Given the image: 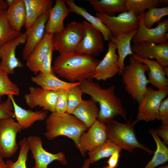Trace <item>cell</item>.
I'll use <instances>...</instances> for the list:
<instances>
[{"label":"cell","instance_id":"17","mask_svg":"<svg viewBox=\"0 0 168 168\" xmlns=\"http://www.w3.org/2000/svg\"><path fill=\"white\" fill-rule=\"evenodd\" d=\"M131 49L141 57L155 58L163 67L168 66V42L159 44L147 42H139L133 44Z\"/></svg>","mask_w":168,"mask_h":168},{"label":"cell","instance_id":"49","mask_svg":"<svg viewBox=\"0 0 168 168\" xmlns=\"http://www.w3.org/2000/svg\"><path fill=\"white\" fill-rule=\"evenodd\" d=\"M104 168H111L108 166H105L104 167Z\"/></svg>","mask_w":168,"mask_h":168},{"label":"cell","instance_id":"3","mask_svg":"<svg viewBox=\"0 0 168 168\" xmlns=\"http://www.w3.org/2000/svg\"><path fill=\"white\" fill-rule=\"evenodd\" d=\"M72 114L66 112L63 114L52 113L46 119V131L44 134L49 140L60 136L67 137L73 140L79 150L80 137L88 128Z\"/></svg>","mask_w":168,"mask_h":168},{"label":"cell","instance_id":"30","mask_svg":"<svg viewBox=\"0 0 168 168\" xmlns=\"http://www.w3.org/2000/svg\"><path fill=\"white\" fill-rule=\"evenodd\" d=\"M156 145V149L154 155L144 168H155L156 166L164 164L168 161V149L155 133V130L149 129Z\"/></svg>","mask_w":168,"mask_h":168},{"label":"cell","instance_id":"24","mask_svg":"<svg viewBox=\"0 0 168 168\" xmlns=\"http://www.w3.org/2000/svg\"><path fill=\"white\" fill-rule=\"evenodd\" d=\"M32 81L44 89L56 91L62 89L69 90L79 85L80 82L72 83L60 79L54 73H45L40 72L35 76H32Z\"/></svg>","mask_w":168,"mask_h":168},{"label":"cell","instance_id":"12","mask_svg":"<svg viewBox=\"0 0 168 168\" xmlns=\"http://www.w3.org/2000/svg\"><path fill=\"white\" fill-rule=\"evenodd\" d=\"M144 13L137 15L139 24L138 31L132 39L133 43L147 42L159 44L168 42L165 36V34L168 30V19L157 22V26L155 28H148L143 22Z\"/></svg>","mask_w":168,"mask_h":168},{"label":"cell","instance_id":"5","mask_svg":"<svg viewBox=\"0 0 168 168\" xmlns=\"http://www.w3.org/2000/svg\"><path fill=\"white\" fill-rule=\"evenodd\" d=\"M108 139L121 149L132 152L136 148L143 149L150 154L153 151L140 143L135 133V124L130 120L125 124L121 123L113 119L105 123Z\"/></svg>","mask_w":168,"mask_h":168},{"label":"cell","instance_id":"9","mask_svg":"<svg viewBox=\"0 0 168 168\" xmlns=\"http://www.w3.org/2000/svg\"><path fill=\"white\" fill-rule=\"evenodd\" d=\"M22 131L13 118L0 119V153L3 158L11 157L16 152V135Z\"/></svg>","mask_w":168,"mask_h":168},{"label":"cell","instance_id":"34","mask_svg":"<svg viewBox=\"0 0 168 168\" xmlns=\"http://www.w3.org/2000/svg\"><path fill=\"white\" fill-rule=\"evenodd\" d=\"M8 72L0 66V97L4 95L18 96L20 89L9 79Z\"/></svg>","mask_w":168,"mask_h":168},{"label":"cell","instance_id":"23","mask_svg":"<svg viewBox=\"0 0 168 168\" xmlns=\"http://www.w3.org/2000/svg\"><path fill=\"white\" fill-rule=\"evenodd\" d=\"M8 7L6 15L11 27L15 30L20 32L25 25L26 10L24 0H6Z\"/></svg>","mask_w":168,"mask_h":168},{"label":"cell","instance_id":"11","mask_svg":"<svg viewBox=\"0 0 168 168\" xmlns=\"http://www.w3.org/2000/svg\"><path fill=\"white\" fill-rule=\"evenodd\" d=\"M26 139L32 158L35 161V165L32 168H47L49 164L55 160L63 165L67 164L65 156L63 152L54 154L48 152L43 148L42 139L39 137L31 136Z\"/></svg>","mask_w":168,"mask_h":168},{"label":"cell","instance_id":"13","mask_svg":"<svg viewBox=\"0 0 168 168\" xmlns=\"http://www.w3.org/2000/svg\"><path fill=\"white\" fill-rule=\"evenodd\" d=\"M108 139L105 124L97 119L87 132H84L81 136L79 150L85 156L86 152L103 144Z\"/></svg>","mask_w":168,"mask_h":168},{"label":"cell","instance_id":"8","mask_svg":"<svg viewBox=\"0 0 168 168\" xmlns=\"http://www.w3.org/2000/svg\"><path fill=\"white\" fill-rule=\"evenodd\" d=\"M96 15L114 36L127 34L138 28L139 21L137 15L131 11L120 13L117 16H110L97 12Z\"/></svg>","mask_w":168,"mask_h":168},{"label":"cell","instance_id":"25","mask_svg":"<svg viewBox=\"0 0 168 168\" xmlns=\"http://www.w3.org/2000/svg\"><path fill=\"white\" fill-rule=\"evenodd\" d=\"M138 29L134 30L127 34L117 36L112 35L110 38V40L115 45L117 50L119 56L118 74L119 75H121L125 67L124 62L126 58L129 55H132L134 54L131 49V42L137 33Z\"/></svg>","mask_w":168,"mask_h":168},{"label":"cell","instance_id":"32","mask_svg":"<svg viewBox=\"0 0 168 168\" xmlns=\"http://www.w3.org/2000/svg\"><path fill=\"white\" fill-rule=\"evenodd\" d=\"M121 149L108 139L103 144L88 152V159L90 164H93L101 159L110 157L116 151Z\"/></svg>","mask_w":168,"mask_h":168},{"label":"cell","instance_id":"40","mask_svg":"<svg viewBox=\"0 0 168 168\" xmlns=\"http://www.w3.org/2000/svg\"><path fill=\"white\" fill-rule=\"evenodd\" d=\"M157 119L161 120V124L168 125V98L161 102L159 109Z\"/></svg>","mask_w":168,"mask_h":168},{"label":"cell","instance_id":"21","mask_svg":"<svg viewBox=\"0 0 168 168\" xmlns=\"http://www.w3.org/2000/svg\"><path fill=\"white\" fill-rule=\"evenodd\" d=\"M8 96L11 98L12 103L14 118L22 130L30 127L37 121H43L47 118L48 111L42 110L33 111L25 109L17 104L13 96Z\"/></svg>","mask_w":168,"mask_h":168},{"label":"cell","instance_id":"47","mask_svg":"<svg viewBox=\"0 0 168 168\" xmlns=\"http://www.w3.org/2000/svg\"><path fill=\"white\" fill-rule=\"evenodd\" d=\"M163 69L164 72L166 75L168 77V66H166L163 67Z\"/></svg>","mask_w":168,"mask_h":168},{"label":"cell","instance_id":"2","mask_svg":"<svg viewBox=\"0 0 168 168\" xmlns=\"http://www.w3.org/2000/svg\"><path fill=\"white\" fill-rule=\"evenodd\" d=\"M80 86L83 93L90 96L92 100L100 106L97 119L104 123L117 115L125 120H128L127 112L120 98L115 94V86L113 85L106 88L91 79L80 82Z\"/></svg>","mask_w":168,"mask_h":168},{"label":"cell","instance_id":"45","mask_svg":"<svg viewBox=\"0 0 168 168\" xmlns=\"http://www.w3.org/2000/svg\"><path fill=\"white\" fill-rule=\"evenodd\" d=\"M3 157L0 153V168H7V165L3 161Z\"/></svg>","mask_w":168,"mask_h":168},{"label":"cell","instance_id":"26","mask_svg":"<svg viewBox=\"0 0 168 168\" xmlns=\"http://www.w3.org/2000/svg\"><path fill=\"white\" fill-rule=\"evenodd\" d=\"M26 10L25 26L27 29L42 14L49 12L53 7L52 0H24Z\"/></svg>","mask_w":168,"mask_h":168},{"label":"cell","instance_id":"4","mask_svg":"<svg viewBox=\"0 0 168 168\" xmlns=\"http://www.w3.org/2000/svg\"><path fill=\"white\" fill-rule=\"evenodd\" d=\"M129 63L121 75L125 90L138 104L142 100L149 83L146 75L149 69L133 55L130 57Z\"/></svg>","mask_w":168,"mask_h":168},{"label":"cell","instance_id":"6","mask_svg":"<svg viewBox=\"0 0 168 168\" xmlns=\"http://www.w3.org/2000/svg\"><path fill=\"white\" fill-rule=\"evenodd\" d=\"M83 22L73 21L68 23L61 32L53 34V49L59 54L74 53L84 32Z\"/></svg>","mask_w":168,"mask_h":168},{"label":"cell","instance_id":"1","mask_svg":"<svg viewBox=\"0 0 168 168\" xmlns=\"http://www.w3.org/2000/svg\"><path fill=\"white\" fill-rule=\"evenodd\" d=\"M100 61L95 58L75 52L59 54L54 60L52 70L72 83L92 79Z\"/></svg>","mask_w":168,"mask_h":168},{"label":"cell","instance_id":"20","mask_svg":"<svg viewBox=\"0 0 168 168\" xmlns=\"http://www.w3.org/2000/svg\"><path fill=\"white\" fill-rule=\"evenodd\" d=\"M133 56L148 68L147 73L149 83L158 90H168V79L164 72L163 67L156 61L141 57L135 54Z\"/></svg>","mask_w":168,"mask_h":168},{"label":"cell","instance_id":"7","mask_svg":"<svg viewBox=\"0 0 168 168\" xmlns=\"http://www.w3.org/2000/svg\"><path fill=\"white\" fill-rule=\"evenodd\" d=\"M168 94V90H156L147 87L142 100L138 104V113L133 123L135 124L141 121L147 122L156 119L160 104Z\"/></svg>","mask_w":168,"mask_h":168},{"label":"cell","instance_id":"27","mask_svg":"<svg viewBox=\"0 0 168 168\" xmlns=\"http://www.w3.org/2000/svg\"><path fill=\"white\" fill-rule=\"evenodd\" d=\"M99 109L96 103L91 99L83 100L72 114L89 128L97 119Z\"/></svg>","mask_w":168,"mask_h":168},{"label":"cell","instance_id":"35","mask_svg":"<svg viewBox=\"0 0 168 168\" xmlns=\"http://www.w3.org/2000/svg\"><path fill=\"white\" fill-rule=\"evenodd\" d=\"M168 15V7H154L144 12L143 16V22L148 28H151L156 23L161 21V18Z\"/></svg>","mask_w":168,"mask_h":168},{"label":"cell","instance_id":"48","mask_svg":"<svg viewBox=\"0 0 168 168\" xmlns=\"http://www.w3.org/2000/svg\"><path fill=\"white\" fill-rule=\"evenodd\" d=\"M158 168H168V165H166L165 166H162Z\"/></svg>","mask_w":168,"mask_h":168},{"label":"cell","instance_id":"42","mask_svg":"<svg viewBox=\"0 0 168 168\" xmlns=\"http://www.w3.org/2000/svg\"><path fill=\"white\" fill-rule=\"evenodd\" d=\"M155 133L163 139V142L166 145L168 144V125L161 124L160 128L155 130Z\"/></svg>","mask_w":168,"mask_h":168},{"label":"cell","instance_id":"44","mask_svg":"<svg viewBox=\"0 0 168 168\" xmlns=\"http://www.w3.org/2000/svg\"><path fill=\"white\" fill-rule=\"evenodd\" d=\"M8 5L5 1L0 0V13L7 11Z\"/></svg>","mask_w":168,"mask_h":168},{"label":"cell","instance_id":"10","mask_svg":"<svg viewBox=\"0 0 168 168\" xmlns=\"http://www.w3.org/2000/svg\"><path fill=\"white\" fill-rule=\"evenodd\" d=\"M83 22L84 27L83 35L75 52L95 58L104 49L103 37L99 30L87 21Z\"/></svg>","mask_w":168,"mask_h":168},{"label":"cell","instance_id":"39","mask_svg":"<svg viewBox=\"0 0 168 168\" xmlns=\"http://www.w3.org/2000/svg\"><path fill=\"white\" fill-rule=\"evenodd\" d=\"M14 118L13 107L12 101L9 96L4 101L0 97V119Z\"/></svg>","mask_w":168,"mask_h":168},{"label":"cell","instance_id":"36","mask_svg":"<svg viewBox=\"0 0 168 168\" xmlns=\"http://www.w3.org/2000/svg\"><path fill=\"white\" fill-rule=\"evenodd\" d=\"M19 145L20 150L17 159L15 162L11 160L7 161L6 163L7 168H27L26 161L30 149L26 139L24 138L20 140Z\"/></svg>","mask_w":168,"mask_h":168},{"label":"cell","instance_id":"18","mask_svg":"<svg viewBox=\"0 0 168 168\" xmlns=\"http://www.w3.org/2000/svg\"><path fill=\"white\" fill-rule=\"evenodd\" d=\"M49 12L44 13L39 17L26 30V41L22 51L23 59L27 60L35 48L43 39Z\"/></svg>","mask_w":168,"mask_h":168},{"label":"cell","instance_id":"29","mask_svg":"<svg viewBox=\"0 0 168 168\" xmlns=\"http://www.w3.org/2000/svg\"><path fill=\"white\" fill-rule=\"evenodd\" d=\"M93 9L100 14L110 16L126 12L125 0H87Z\"/></svg>","mask_w":168,"mask_h":168},{"label":"cell","instance_id":"38","mask_svg":"<svg viewBox=\"0 0 168 168\" xmlns=\"http://www.w3.org/2000/svg\"><path fill=\"white\" fill-rule=\"evenodd\" d=\"M69 90L62 89L56 91L57 100L55 112L63 114L66 112L68 107V93Z\"/></svg>","mask_w":168,"mask_h":168},{"label":"cell","instance_id":"41","mask_svg":"<svg viewBox=\"0 0 168 168\" xmlns=\"http://www.w3.org/2000/svg\"><path fill=\"white\" fill-rule=\"evenodd\" d=\"M53 51L52 45L47 54L42 61L40 68V72L47 73H54L52 70L51 65Z\"/></svg>","mask_w":168,"mask_h":168},{"label":"cell","instance_id":"19","mask_svg":"<svg viewBox=\"0 0 168 168\" xmlns=\"http://www.w3.org/2000/svg\"><path fill=\"white\" fill-rule=\"evenodd\" d=\"M69 12L65 0H57L54 5L49 11L45 32L54 34L62 31L65 28L64 20Z\"/></svg>","mask_w":168,"mask_h":168},{"label":"cell","instance_id":"46","mask_svg":"<svg viewBox=\"0 0 168 168\" xmlns=\"http://www.w3.org/2000/svg\"><path fill=\"white\" fill-rule=\"evenodd\" d=\"M90 164L88 158L87 159L85 160L83 165L81 168H89Z\"/></svg>","mask_w":168,"mask_h":168},{"label":"cell","instance_id":"22","mask_svg":"<svg viewBox=\"0 0 168 168\" xmlns=\"http://www.w3.org/2000/svg\"><path fill=\"white\" fill-rule=\"evenodd\" d=\"M53 35L45 32L43 39L26 60L27 67L35 75L40 72L42 61L52 45Z\"/></svg>","mask_w":168,"mask_h":168},{"label":"cell","instance_id":"31","mask_svg":"<svg viewBox=\"0 0 168 168\" xmlns=\"http://www.w3.org/2000/svg\"><path fill=\"white\" fill-rule=\"evenodd\" d=\"M168 4V0H125L126 11H131L136 15L145 12L147 9L158 7Z\"/></svg>","mask_w":168,"mask_h":168},{"label":"cell","instance_id":"28","mask_svg":"<svg viewBox=\"0 0 168 168\" xmlns=\"http://www.w3.org/2000/svg\"><path fill=\"white\" fill-rule=\"evenodd\" d=\"M65 2L68 7L70 12L80 15L85 18L88 22L99 30L102 33L105 41H110L112 35L110 29L96 16H95L85 8L76 4L74 0H66Z\"/></svg>","mask_w":168,"mask_h":168},{"label":"cell","instance_id":"14","mask_svg":"<svg viewBox=\"0 0 168 168\" xmlns=\"http://www.w3.org/2000/svg\"><path fill=\"white\" fill-rule=\"evenodd\" d=\"M29 92L24 95L26 104L31 109L38 107L43 110L55 112L57 100L56 91H47L40 87L30 86Z\"/></svg>","mask_w":168,"mask_h":168},{"label":"cell","instance_id":"33","mask_svg":"<svg viewBox=\"0 0 168 168\" xmlns=\"http://www.w3.org/2000/svg\"><path fill=\"white\" fill-rule=\"evenodd\" d=\"M6 11L0 13V46L23 34L11 27L6 17Z\"/></svg>","mask_w":168,"mask_h":168},{"label":"cell","instance_id":"16","mask_svg":"<svg viewBox=\"0 0 168 168\" xmlns=\"http://www.w3.org/2000/svg\"><path fill=\"white\" fill-rule=\"evenodd\" d=\"M26 38L24 33L0 46V66L9 74H13L16 68L23 66V63L16 57V50L19 45L26 42Z\"/></svg>","mask_w":168,"mask_h":168},{"label":"cell","instance_id":"15","mask_svg":"<svg viewBox=\"0 0 168 168\" xmlns=\"http://www.w3.org/2000/svg\"><path fill=\"white\" fill-rule=\"evenodd\" d=\"M108 47L105 55L96 68L93 79L105 81L118 74L119 56L116 53V46L110 40L108 44Z\"/></svg>","mask_w":168,"mask_h":168},{"label":"cell","instance_id":"37","mask_svg":"<svg viewBox=\"0 0 168 168\" xmlns=\"http://www.w3.org/2000/svg\"><path fill=\"white\" fill-rule=\"evenodd\" d=\"M80 84L68 90V107L66 113L69 114H72L75 108L83 100L82 95L83 93L80 87Z\"/></svg>","mask_w":168,"mask_h":168},{"label":"cell","instance_id":"43","mask_svg":"<svg viewBox=\"0 0 168 168\" xmlns=\"http://www.w3.org/2000/svg\"><path fill=\"white\" fill-rule=\"evenodd\" d=\"M121 151V150H117L110 157L107 161L109 166L111 168H116L117 167Z\"/></svg>","mask_w":168,"mask_h":168}]
</instances>
